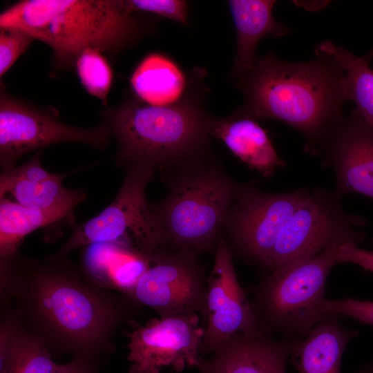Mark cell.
Wrapping results in <instances>:
<instances>
[{
	"instance_id": "obj_16",
	"label": "cell",
	"mask_w": 373,
	"mask_h": 373,
	"mask_svg": "<svg viewBox=\"0 0 373 373\" xmlns=\"http://www.w3.org/2000/svg\"><path fill=\"white\" fill-rule=\"evenodd\" d=\"M211 134L242 162L264 178L271 177L277 169L285 166L266 131L242 107L227 117L214 119Z\"/></svg>"
},
{
	"instance_id": "obj_20",
	"label": "cell",
	"mask_w": 373,
	"mask_h": 373,
	"mask_svg": "<svg viewBox=\"0 0 373 373\" xmlns=\"http://www.w3.org/2000/svg\"><path fill=\"white\" fill-rule=\"evenodd\" d=\"M73 210L30 209L10 198H0V255L3 262L15 257L23 239L34 231L70 218Z\"/></svg>"
},
{
	"instance_id": "obj_25",
	"label": "cell",
	"mask_w": 373,
	"mask_h": 373,
	"mask_svg": "<svg viewBox=\"0 0 373 373\" xmlns=\"http://www.w3.org/2000/svg\"><path fill=\"white\" fill-rule=\"evenodd\" d=\"M75 68L86 92L106 105L113 81V73L104 54L98 50H87L78 57Z\"/></svg>"
},
{
	"instance_id": "obj_7",
	"label": "cell",
	"mask_w": 373,
	"mask_h": 373,
	"mask_svg": "<svg viewBox=\"0 0 373 373\" xmlns=\"http://www.w3.org/2000/svg\"><path fill=\"white\" fill-rule=\"evenodd\" d=\"M334 191L316 187L310 191L283 229L272 252L266 274L329 248L358 245L367 224L361 216L348 213Z\"/></svg>"
},
{
	"instance_id": "obj_2",
	"label": "cell",
	"mask_w": 373,
	"mask_h": 373,
	"mask_svg": "<svg viewBox=\"0 0 373 373\" xmlns=\"http://www.w3.org/2000/svg\"><path fill=\"white\" fill-rule=\"evenodd\" d=\"M123 0H22L0 15V28H20L48 45L56 70L75 68L84 51L113 56L146 32L145 21Z\"/></svg>"
},
{
	"instance_id": "obj_27",
	"label": "cell",
	"mask_w": 373,
	"mask_h": 373,
	"mask_svg": "<svg viewBox=\"0 0 373 373\" xmlns=\"http://www.w3.org/2000/svg\"><path fill=\"white\" fill-rule=\"evenodd\" d=\"M126 8L132 12H146L186 24L189 17V6L180 0H123Z\"/></svg>"
},
{
	"instance_id": "obj_6",
	"label": "cell",
	"mask_w": 373,
	"mask_h": 373,
	"mask_svg": "<svg viewBox=\"0 0 373 373\" xmlns=\"http://www.w3.org/2000/svg\"><path fill=\"white\" fill-rule=\"evenodd\" d=\"M155 171L145 165L125 168L113 200L98 215L77 226L50 259H63L75 249L96 243L115 245L150 259L164 247L162 227L146 198V188Z\"/></svg>"
},
{
	"instance_id": "obj_23",
	"label": "cell",
	"mask_w": 373,
	"mask_h": 373,
	"mask_svg": "<svg viewBox=\"0 0 373 373\" xmlns=\"http://www.w3.org/2000/svg\"><path fill=\"white\" fill-rule=\"evenodd\" d=\"M56 365L36 338L8 329L2 332L0 373H52Z\"/></svg>"
},
{
	"instance_id": "obj_18",
	"label": "cell",
	"mask_w": 373,
	"mask_h": 373,
	"mask_svg": "<svg viewBox=\"0 0 373 373\" xmlns=\"http://www.w3.org/2000/svg\"><path fill=\"white\" fill-rule=\"evenodd\" d=\"M236 32V52L233 73L236 77L249 70L258 58L255 50L267 35L286 36L291 28L272 16V0L228 1Z\"/></svg>"
},
{
	"instance_id": "obj_15",
	"label": "cell",
	"mask_w": 373,
	"mask_h": 373,
	"mask_svg": "<svg viewBox=\"0 0 373 373\" xmlns=\"http://www.w3.org/2000/svg\"><path fill=\"white\" fill-rule=\"evenodd\" d=\"M297 339L276 340L262 332L239 334L220 345L209 359L202 357L197 367L201 373H286Z\"/></svg>"
},
{
	"instance_id": "obj_33",
	"label": "cell",
	"mask_w": 373,
	"mask_h": 373,
	"mask_svg": "<svg viewBox=\"0 0 373 373\" xmlns=\"http://www.w3.org/2000/svg\"><path fill=\"white\" fill-rule=\"evenodd\" d=\"M364 57L367 59L368 60L371 61L372 58L373 57V48Z\"/></svg>"
},
{
	"instance_id": "obj_32",
	"label": "cell",
	"mask_w": 373,
	"mask_h": 373,
	"mask_svg": "<svg viewBox=\"0 0 373 373\" xmlns=\"http://www.w3.org/2000/svg\"><path fill=\"white\" fill-rule=\"evenodd\" d=\"M355 373H373V361L363 365Z\"/></svg>"
},
{
	"instance_id": "obj_21",
	"label": "cell",
	"mask_w": 373,
	"mask_h": 373,
	"mask_svg": "<svg viewBox=\"0 0 373 373\" xmlns=\"http://www.w3.org/2000/svg\"><path fill=\"white\" fill-rule=\"evenodd\" d=\"M314 52L328 56L343 69L346 99L353 101L356 114L373 126V70L370 66V61L364 56L358 57L329 41L321 42Z\"/></svg>"
},
{
	"instance_id": "obj_28",
	"label": "cell",
	"mask_w": 373,
	"mask_h": 373,
	"mask_svg": "<svg viewBox=\"0 0 373 373\" xmlns=\"http://www.w3.org/2000/svg\"><path fill=\"white\" fill-rule=\"evenodd\" d=\"M327 315L347 316L373 327V301L353 298L330 300L325 298L323 307Z\"/></svg>"
},
{
	"instance_id": "obj_8",
	"label": "cell",
	"mask_w": 373,
	"mask_h": 373,
	"mask_svg": "<svg viewBox=\"0 0 373 373\" xmlns=\"http://www.w3.org/2000/svg\"><path fill=\"white\" fill-rule=\"evenodd\" d=\"M309 191L265 192L252 182H239L222 231L233 255L267 272L283 229Z\"/></svg>"
},
{
	"instance_id": "obj_4",
	"label": "cell",
	"mask_w": 373,
	"mask_h": 373,
	"mask_svg": "<svg viewBox=\"0 0 373 373\" xmlns=\"http://www.w3.org/2000/svg\"><path fill=\"white\" fill-rule=\"evenodd\" d=\"M214 119L193 99L153 106L138 98L106 108L102 124L113 136L117 163L162 170L211 150Z\"/></svg>"
},
{
	"instance_id": "obj_34",
	"label": "cell",
	"mask_w": 373,
	"mask_h": 373,
	"mask_svg": "<svg viewBox=\"0 0 373 373\" xmlns=\"http://www.w3.org/2000/svg\"><path fill=\"white\" fill-rule=\"evenodd\" d=\"M372 243H373V238H372Z\"/></svg>"
},
{
	"instance_id": "obj_5",
	"label": "cell",
	"mask_w": 373,
	"mask_h": 373,
	"mask_svg": "<svg viewBox=\"0 0 373 373\" xmlns=\"http://www.w3.org/2000/svg\"><path fill=\"white\" fill-rule=\"evenodd\" d=\"M339 247L325 249L263 276L254 287L251 301L262 332L300 338L328 316L323 309L325 289L328 276L338 263Z\"/></svg>"
},
{
	"instance_id": "obj_22",
	"label": "cell",
	"mask_w": 373,
	"mask_h": 373,
	"mask_svg": "<svg viewBox=\"0 0 373 373\" xmlns=\"http://www.w3.org/2000/svg\"><path fill=\"white\" fill-rule=\"evenodd\" d=\"M66 174L46 180H20L0 184V198L10 195L19 204L36 209H68L73 210L87 195L82 189H68L62 181Z\"/></svg>"
},
{
	"instance_id": "obj_9",
	"label": "cell",
	"mask_w": 373,
	"mask_h": 373,
	"mask_svg": "<svg viewBox=\"0 0 373 373\" xmlns=\"http://www.w3.org/2000/svg\"><path fill=\"white\" fill-rule=\"evenodd\" d=\"M33 285V300L40 317L75 347H91L113 323L110 308L57 267H38Z\"/></svg>"
},
{
	"instance_id": "obj_17",
	"label": "cell",
	"mask_w": 373,
	"mask_h": 373,
	"mask_svg": "<svg viewBox=\"0 0 373 373\" xmlns=\"http://www.w3.org/2000/svg\"><path fill=\"white\" fill-rule=\"evenodd\" d=\"M342 318L329 314L297 339L290 358L298 373H341L345 350L358 335L342 325Z\"/></svg>"
},
{
	"instance_id": "obj_14",
	"label": "cell",
	"mask_w": 373,
	"mask_h": 373,
	"mask_svg": "<svg viewBox=\"0 0 373 373\" xmlns=\"http://www.w3.org/2000/svg\"><path fill=\"white\" fill-rule=\"evenodd\" d=\"M311 155L322 167H332L334 190L340 195L358 193L373 199V126L352 109L320 142Z\"/></svg>"
},
{
	"instance_id": "obj_29",
	"label": "cell",
	"mask_w": 373,
	"mask_h": 373,
	"mask_svg": "<svg viewBox=\"0 0 373 373\" xmlns=\"http://www.w3.org/2000/svg\"><path fill=\"white\" fill-rule=\"evenodd\" d=\"M58 173L46 170L41 162V151L24 164L1 171L0 184L20 180H46L55 178Z\"/></svg>"
},
{
	"instance_id": "obj_24",
	"label": "cell",
	"mask_w": 373,
	"mask_h": 373,
	"mask_svg": "<svg viewBox=\"0 0 373 373\" xmlns=\"http://www.w3.org/2000/svg\"><path fill=\"white\" fill-rule=\"evenodd\" d=\"M90 265L114 286L128 294L145 272L149 260L110 243H96Z\"/></svg>"
},
{
	"instance_id": "obj_19",
	"label": "cell",
	"mask_w": 373,
	"mask_h": 373,
	"mask_svg": "<svg viewBox=\"0 0 373 373\" xmlns=\"http://www.w3.org/2000/svg\"><path fill=\"white\" fill-rule=\"evenodd\" d=\"M137 98L153 106H168L178 102L184 91L185 78L168 57L151 53L138 64L131 77Z\"/></svg>"
},
{
	"instance_id": "obj_26",
	"label": "cell",
	"mask_w": 373,
	"mask_h": 373,
	"mask_svg": "<svg viewBox=\"0 0 373 373\" xmlns=\"http://www.w3.org/2000/svg\"><path fill=\"white\" fill-rule=\"evenodd\" d=\"M35 38L27 32L14 27L0 28V77L10 69Z\"/></svg>"
},
{
	"instance_id": "obj_3",
	"label": "cell",
	"mask_w": 373,
	"mask_h": 373,
	"mask_svg": "<svg viewBox=\"0 0 373 373\" xmlns=\"http://www.w3.org/2000/svg\"><path fill=\"white\" fill-rule=\"evenodd\" d=\"M160 171L168 191L151 205L163 231L164 247L214 252L239 182L211 151Z\"/></svg>"
},
{
	"instance_id": "obj_11",
	"label": "cell",
	"mask_w": 373,
	"mask_h": 373,
	"mask_svg": "<svg viewBox=\"0 0 373 373\" xmlns=\"http://www.w3.org/2000/svg\"><path fill=\"white\" fill-rule=\"evenodd\" d=\"M207 277L198 254L163 247L151 257L148 268L128 294L160 317L202 315Z\"/></svg>"
},
{
	"instance_id": "obj_1",
	"label": "cell",
	"mask_w": 373,
	"mask_h": 373,
	"mask_svg": "<svg viewBox=\"0 0 373 373\" xmlns=\"http://www.w3.org/2000/svg\"><path fill=\"white\" fill-rule=\"evenodd\" d=\"M315 55L309 61L290 62L269 52L238 77L236 84L247 112L299 131L305 138L304 151L309 154L344 117L347 101L343 69L328 56Z\"/></svg>"
},
{
	"instance_id": "obj_12",
	"label": "cell",
	"mask_w": 373,
	"mask_h": 373,
	"mask_svg": "<svg viewBox=\"0 0 373 373\" xmlns=\"http://www.w3.org/2000/svg\"><path fill=\"white\" fill-rule=\"evenodd\" d=\"M214 254L201 315L204 335L200 354H204L235 335L261 332L251 301L238 282L233 253L222 233Z\"/></svg>"
},
{
	"instance_id": "obj_31",
	"label": "cell",
	"mask_w": 373,
	"mask_h": 373,
	"mask_svg": "<svg viewBox=\"0 0 373 373\" xmlns=\"http://www.w3.org/2000/svg\"><path fill=\"white\" fill-rule=\"evenodd\" d=\"M52 373H92V367L83 356L75 357L67 364H57Z\"/></svg>"
},
{
	"instance_id": "obj_30",
	"label": "cell",
	"mask_w": 373,
	"mask_h": 373,
	"mask_svg": "<svg viewBox=\"0 0 373 373\" xmlns=\"http://www.w3.org/2000/svg\"><path fill=\"white\" fill-rule=\"evenodd\" d=\"M336 260L338 263H352L373 272V251L361 249L357 245L345 244L341 246Z\"/></svg>"
},
{
	"instance_id": "obj_13",
	"label": "cell",
	"mask_w": 373,
	"mask_h": 373,
	"mask_svg": "<svg viewBox=\"0 0 373 373\" xmlns=\"http://www.w3.org/2000/svg\"><path fill=\"white\" fill-rule=\"evenodd\" d=\"M198 314L151 320L129 334V373H160L164 367L180 372L197 367L204 329Z\"/></svg>"
},
{
	"instance_id": "obj_10",
	"label": "cell",
	"mask_w": 373,
	"mask_h": 373,
	"mask_svg": "<svg viewBox=\"0 0 373 373\" xmlns=\"http://www.w3.org/2000/svg\"><path fill=\"white\" fill-rule=\"evenodd\" d=\"M110 137L102 124L85 128L61 122L52 111L11 95L1 82V171L16 166L17 160L29 151H41L61 142H77L102 149L108 145Z\"/></svg>"
}]
</instances>
